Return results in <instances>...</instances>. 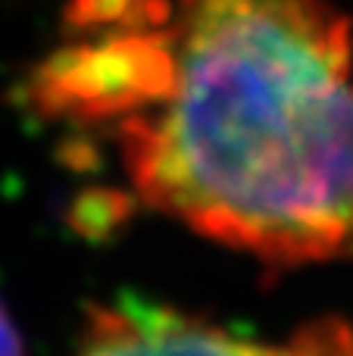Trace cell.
Returning a JSON list of instances; mask_svg holds the SVG:
<instances>
[{"label":"cell","instance_id":"1","mask_svg":"<svg viewBox=\"0 0 353 356\" xmlns=\"http://www.w3.org/2000/svg\"><path fill=\"white\" fill-rule=\"evenodd\" d=\"M163 94L119 122L150 209L275 269L353 259V25L335 0H175Z\"/></svg>","mask_w":353,"mask_h":356},{"label":"cell","instance_id":"2","mask_svg":"<svg viewBox=\"0 0 353 356\" xmlns=\"http://www.w3.org/2000/svg\"><path fill=\"white\" fill-rule=\"evenodd\" d=\"M69 356H353V325L329 316L256 338L169 303L116 300L88 309Z\"/></svg>","mask_w":353,"mask_h":356},{"label":"cell","instance_id":"3","mask_svg":"<svg viewBox=\"0 0 353 356\" xmlns=\"http://www.w3.org/2000/svg\"><path fill=\"white\" fill-rule=\"evenodd\" d=\"M0 356H25L22 332L3 300H0Z\"/></svg>","mask_w":353,"mask_h":356}]
</instances>
